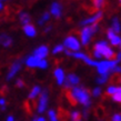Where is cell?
I'll use <instances>...</instances> for the list:
<instances>
[{
    "label": "cell",
    "instance_id": "1",
    "mask_svg": "<svg viewBox=\"0 0 121 121\" xmlns=\"http://www.w3.org/2000/svg\"><path fill=\"white\" fill-rule=\"evenodd\" d=\"M67 95L71 104H77L81 103L83 104L84 108H90L91 106V100H90V93L89 90L81 86H76L73 88L67 90Z\"/></svg>",
    "mask_w": 121,
    "mask_h": 121
},
{
    "label": "cell",
    "instance_id": "2",
    "mask_svg": "<svg viewBox=\"0 0 121 121\" xmlns=\"http://www.w3.org/2000/svg\"><path fill=\"white\" fill-rule=\"evenodd\" d=\"M93 50L97 52H99L102 57H104V58H107V59H114L116 58V55H117V53L108 46V43H107L106 41H99V42H97V43L95 44Z\"/></svg>",
    "mask_w": 121,
    "mask_h": 121
},
{
    "label": "cell",
    "instance_id": "3",
    "mask_svg": "<svg viewBox=\"0 0 121 121\" xmlns=\"http://www.w3.org/2000/svg\"><path fill=\"white\" fill-rule=\"evenodd\" d=\"M48 101H49V92L47 89L41 90L40 95H39V99H38L37 104V111L38 113H43L48 108Z\"/></svg>",
    "mask_w": 121,
    "mask_h": 121
},
{
    "label": "cell",
    "instance_id": "4",
    "mask_svg": "<svg viewBox=\"0 0 121 121\" xmlns=\"http://www.w3.org/2000/svg\"><path fill=\"white\" fill-rule=\"evenodd\" d=\"M97 30H98V26L97 25H92L91 27H84L80 32V38H81V41H82V44L87 46L89 43V41H90L91 36Z\"/></svg>",
    "mask_w": 121,
    "mask_h": 121
},
{
    "label": "cell",
    "instance_id": "5",
    "mask_svg": "<svg viewBox=\"0 0 121 121\" xmlns=\"http://www.w3.org/2000/svg\"><path fill=\"white\" fill-rule=\"evenodd\" d=\"M117 65H118V62L116 60H112V61H100L97 65V70H98V72L100 74L110 73L111 70L113 69Z\"/></svg>",
    "mask_w": 121,
    "mask_h": 121
},
{
    "label": "cell",
    "instance_id": "6",
    "mask_svg": "<svg viewBox=\"0 0 121 121\" xmlns=\"http://www.w3.org/2000/svg\"><path fill=\"white\" fill-rule=\"evenodd\" d=\"M22 62H23V61H22L21 59H18V60H16V61H13V62H12V65L10 66L9 71H8V73H7L6 80L10 81L11 79H13V78H15V76L18 73L19 71H20V69H21Z\"/></svg>",
    "mask_w": 121,
    "mask_h": 121
},
{
    "label": "cell",
    "instance_id": "7",
    "mask_svg": "<svg viewBox=\"0 0 121 121\" xmlns=\"http://www.w3.org/2000/svg\"><path fill=\"white\" fill-rule=\"evenodd\" d=\"M79 81H80V79H79V77H78L77 74L69 73L68 76H67L66 79H65L63 87H65V89H66V90H69V89L76 87L77 84H79Z\"/></svg>",
    "mask_w": 121,
    "mask_h": 121
},
{
    "label": "cell",
    "instance_id": "8",
    "mask_svg": "<svg viewBox=\"0 0 121 121\" xmlns=\"http://www.w3.org/2000/svg\"><path fill=\"white\" fill-rule=\"evenodd\" d=\"M63 47H66L68 50H73V51H78L80 49V43L79 41L72 36H69L68 38L65 39L63 42Z\"/></svg>",
    "mask_w": 121,
    "mask_h": 121
},
{
    "label": "cell",
    "instance_id": "9",
    "mask_svg": "<svg viewBox=\"0 0 121 121\" xmlns=\"http://www.w3.org/2000/svg\"><path fill=\"white\" fill-rule=\"evenodd\" d=\"M103 13L101 12V11H99V12H97L95 16H92L91 18L89 19H84V20H82V21L80 22V26H88V25H95L98 21H100L101 20V18H102Z\"/></svg>",
    "mask_w": 121,
    "mask_h": 121
},
{
    "label": "cell",
    "instance_id": "10",
    "mask_svg": "<svg viewBox=\"0 0 121 121\" xmlns=\"http://www.w3.org/2000/svg\"><path fill=\"white\" fill-rule=\"evenodd\" d=\"M48 53H49V49L47 46H40L33 51V56L38 57L39 59H44L48 56Z\"/></svg>",
    "mask_w": 121,
    "mask_h": 121
},
{
    "label": "cell",
    "instance_id": "11",
    "mask_svg": "<svg viewBox=\"0 0 121 121\" xmlns=\"http://www.w3.org/2000/svg\"><path fill=\"white\" fill-rule=\"evenodd\" d=\"M41 59H39L38 57L36 56H29V57H27L26 60H25V63H26V66L28 68H37L39 62H40Z\"/></svg>",
    "mask_w": 121,
    "mask_h": 121
},
{
    "label": "cell",
    "instance_id": "12",
    "mask_svg": "<svg viewBox=\"0 0 121 121\" xmlns=\"http://www.w3.org/2000/svg\"><path fill=\"white\" fill-rule=\"evenodd\" d=\"M12 42H13V40L10 36H8L7 33H0V44L1 46H4L6 48L11 47Z\"/></svg>",
    "mask_w": 121,
    "mask_h": 121
},
{
    "label": "cell",
    "instance_id": "13",
    "mask_svg": "<svg viewBox=\"0 0 121 121\" xmlns=\"http://www.w3.org/2000/svg\"><path fill=\"white\" fill-rule=\"evenodd\" d=\"M53 74H55V78H56V80H57V83H58L59 86H62L63 82H65V79H66L63 70L61 69V68H57V69L55 70Z\"/></svg>",
    "mask_w": 121,
    "mask_h": 121
},
{
    "label": "cell",
    "instance_id": "14",
    "mask_svg": "<svg viewBox=\"0 0 121 121\" xmlns=\"http://www.w3.org/2000/svg\"><path fill=\"white\" fill-rule=\"evenodd\" d=\"M50 12H51L52 16H55L56 18H60L61 17V12H62V9H61V6L58 2H53L51 4V8H50Z\"/></svg>",
    "mask_w": 121,
    "mask_h": 121
},
{
    "label": "cell",
    "instance_id": "15",
    "mask_svg": "<svg viewBox=\"0 0 121 121\" xmlns=\"http://www.w3.org/2000/svg\"><path fill=\"white\" fill-rule=\"evenodd\" d=\"M19 20L21 22L22 26H26V25H29L30 21H31V18H30V15L27 13L25 11H21L19 13Z\"/></svg>",
    "mask_w": 121,
    "mask_h": 121
},
{
    "label": "cell",
    "instance_id": "16",
    "mask_svg": "<svg viewBox=\"0 0 121 121\" xmlns=\"http://www.w3.org/2000/svg\"><path fill=\"white\" fill-rule=\"evenodd\" d=\"M23 31H25V33H26L28 37H35L36 33H37L35 26H33V25H30V23L23 26Z\"/></svg>",
    "mask_w": 121,
    "mask_h": 121
},
{
    "label": "cell",
    "instance_id": "17",
    "mask_svg": "<svg viewBox=\"0 0 121 121\" xmlns=\"http://www.w3.org/2000/svg\"><path fill=\"white\" fill-rule=\"evenodd\" d=\"M41 92V88L39 86H35L32 89H31V91L29 92V95H28V99L29 100H35L37 97H39Z\"/></svg>",
    "mask_w": 121,
    "mask_h": 121
},
{
    "label": "cell",
    "instance_id": "18",
    "mask_svg": "<svg viewBox=\"0 0 121 121\" xmlns=\"http://www.w3.org/2000/svg\"><path fill=\"white\" fill-rule=\"evenodd\" d=\"M111 29L113 30L116 33H119L120 32V22H119V20H118L117 17H114L113 19H112V27H111Z\"/></svg>",
    "mask_w": 121,
    "mask_h": 121
},
{
    "label": "cell",
    "instance_id": "19",
    "mask_svg": "<svg viewBox=\"0 0 121 121\" xmlns=\"http://www.w3.org/2000/svg\"><path fill=\"white\" fill-rule=\"evenodd\" d=\"M112 100L114 102L121 103V87H117V90L112 95Z\"/></svg>",
    "mask_w": 121,
    "mask_h": 121
},
{
    "label": "cell",
    "instance_id": "20",
    "mask_svg": "<svg viewBox=\"0 0 121 121\" xmlns=\"http://www.w3.org/2000/svg\"><path fill=\"white\" fill-rule=\"evenodd\" d=\"M104 4L106 1L104 0H92V4H93V8L97 9V10H100L104 7Z\"/></svg>",
    "mask_w": 121,
    "mask_h": 121
},
{
    "label": "cell",
    "instance_id": "21",
    "mask_svg": "<svg viewBox=\"0 0 121 121\" xmlns=\"http://www.w3.org/2000/svg\"><path fill=\"white\" fill-rule=\"evenodd\" d=\"M109 74H110V73H104V74H101L100 77H98L97 79H95L97 83H99V84H104L107 81H108V79H109Z\"/></svg>",
    "mask_w": 121,
    "mask_h": 121
},
{
    "label": "cell",
    "instance_id": "22",
    "mask_svg": "<svg viewBox=\"0 0 121 121\" xmlns=\"http://www.w3.org/2000/svg\"><path fill=\"white\" fill-rule=\"evenodd\" d=\"M48 118H49V121H59L57 112L53 109H50V110L48 111Z\"/></svg>",
    "mask_w": 121,
    "mask_h": 121
},
{
    "label": "cell",
    "instance_id": "23",
    "mask_svg": "<svg viewBox=\"0 0 121 121\" xmlns=\"http://www.w3.org/2000/svg\"><path fill=\"white\" fill-rule=\"evenodd\" d=\"M50 19V13L49 12H44L43 15H42V17H41L39 20H38V25H40V26H42L44 22L46 21H48Z\"/></svg>",
    "mask_w": 121,
    "mask_h": 121
},
{
    "label": "cell",
    "instance_id": "24",
    "mask_svg": "<svg viewBox=\"0 0 121 121\" xmlns=\"http://www.w3.org/2000/svg\"><path fill=\"white\" fill-rule=\"evenodd\" d=\"M70 119L71 121H78L81 119V113L79 111H72L71 113H70Z\"/></svg>",
    "mask_w": 121,
    "mask_h": 121
},
{
    "label": "cell",
    "instance_id": "25",
    "mask_svg": "<svg viewBox=\"0 0 121 121\" xmlns=\"http://www.w3.org/2000/svg\"><path fill=\"white\" fill-rule=\"evenodd\" d=\"M65 50V47H63V44H57L55 48H53V50H52V53L53 55H57L59 52H62Z\"/></svg>",
    "mask_w": 121,
    "mask_h": 121
},
{
    "label": "cell",
    "instance_id": "26",
    "mask_svg": "<svg viewBox=\"0 0 121 121\" xmlns=\"http://www.w3.org/2000/svg\"><path fill=\"white\" fill-rule=\"evenodd\" d=\"M7 110V101L4 97L0 98V111H6Z\"/></svg>",
    "mask_w": 121,
    "mask_h": 121
},
{
    "label": "cell",
    "instance_id": "27",
    "mask_svg": "<svg viewBox=\"0 0 121 121\" xmlns=\"http://www.w3.org/2000/svg\"><path fill=\"white\" fill-rule=\"evenodd\" d=\"M110 42H111V44H113V46H119L120 42H121V38L116 35V36H114V37L110 40Z\"/></svg>",
    "mask_w": 121,
    "mask_h": 121
},
{
    "label": "cell",
    "instance_id": "28",
    "mask_svg": "<svg viewBox=\"0 0 121 121\" xmlns=\"http://www.w3.org/2000/svg\"><path fill=\"white\" fill-rule=\"evenodd\" d=\"M116 90H117V87H114V86H110V87H108V89H107V92L106 95H113V93L116 92Z\"/></svg>",
    "mask_w": 121,
    "mask_h": 121
},
{
    "label": "cell",
    "instance_id": "29",
    "mask_svg": "<svg viewBox=\"0 0 121 121\" xmlns=\"http://www.w3.org/2000/svg\"><path fill=\"white\" fill-rule=\"evenodd\" d=\"M38 68H40V69H47L48 68V61L46 59H41L39 65H38Z\"/></svg>",
    "mask_w": 121,
    "mask_h": 121
},
{
    "label": "cell",
    "instance_id": "30",
    "mask_svg": "<svg viewBox=\"0 0 121 121\" xmlns=\"http://www.w3.org/2000/svg\"><path fill=\"white\" fill-rule=\"evenodd\" d=\"M114 36H116V32H114V31L111 29V28L107 30V37H108V39H109V40H111V39H112Z\"/></svg>",
    "mask_w": 121,
    "mask_h": 121
},
{
    "label": "cell",
    "instance_id": "31",
    "mask_svg": "<svg viewBox=\"0 0 121 121\" xmlns=\"http://www.w3.org/2000/svg\"><path fill=\"white\" fill-rule=\"evenodd\" d=\"M100 95H101V88L97 87V88H95L92 90V95H93V97H99Z\"/></svg>",
    "mask_w": 121,
    "mask_h": 121
},
{
    "label": "cell",
    "instance_id": "32",
    "mask_svg": "<svg viewBox=\"0 0 121 121\" xmlns=\"http://www.w3.org/2000/svg\"><path fill=\"white\" fill-rule=\"evenodd\" d=\"M16 87L17 88H23L25 87V81L22 79H17L16 80Z\"/></svg>",
    "mask_w": 121,
    "mask_h": 121
},
{
    "label": "cell",
    "instance_id": "33",
    "mask_svg": "<svg viewBox=\"0 0 121 121\" xmlns=\"http://www.w3.org/2000/svg\"><path fill=\"white\" fill-rule=\"evenodd\" d=\"M111 121H121V113H116L112 116V120Z\"/></svg>",
    "mask_w": 121,
    "mask_h": 121
},
{
    "label": "cell",
    "instance_id": "34",
    "mask_svg": "<svg viewBox=\"0 0 121 121\" xmlns=\"http://www.w3.org/2000/svg\"><path fill=\"white\" fill-rule=\"evenodd\" d=\"M111 72H113V73H121V67L116 66L113 69L111 70Z\"/></svg>",
    "mask_w": 121,
    "mask_h": 121
},
{
    "label": "cell",
    "instance_id": "35",
    "mask_svg": "<svg viewBox=\"0 0 121 121\" xmlns=\"http://www.w3.org/2000/svg\"><path fill=\"white\" fill-rule=\"evenodd\" d=\"M89 117V108H84L83 110V118L84 119H88Z\"/></svg>",
    "mask_w": 121,
    "mask_h": 121
},
{
    "label": "cell",
    "instance_id": "36",
    "mask_svg": "<svg viewBox=\"0 0 121 121\" xmlns=\"http://www.w3.org/2000/svg\"><path fill=\"white\" fill-rule=\"evenodd\" d=\"M6 121H15V117H13L12 114H10V116H8L7 117V120Z\"/></svg>",
    "mask_w": 121,
    "mask_h": 121
},
{
    "label": "cell",
    "instance_id": "37",
    "mask_svg": "<svg viewBox=\"0 0 121 121\" xmlns=\"http://www.w3.org/2000/svg\"><path fill=\"white\" fill-rule=\"evenodd\" d=\"M35 118H36V121H46V119L43 117H35Z\"/></svg>",
    "mask_w": 121,
    "mask_h": 121
},
{
    "label": "cell",
    "instance_id": "38",
    "mask_svg": "<svg viewBox=\"0 0 121 121\" xmlns=\"http://www.w3.org/2000/svg\"><path fill=\"white\" fill-rule=\"evenodd\" d=\"M51 28H52L51 26H48L47 28H46V29H44V32H49V31H50V30H51Z\"/></svg>",
    "mask_w": 121,
    "mask_h": 121
},
{
    "label": "cell",
    "instance_id": "39",
    "mask_svg": "<svg viewBox=\"0 0 121 121\" xmlns=\"http://www.w3.org/2000/svg\"><path fill=\"white\" fill-rule=\"evenodd\" d=\"M1 9H2V4L0 2V10H1Z\"/></svg>",
    "mask_w": 121,
    "mask_h": 121
},
{
    "label": "cell",
    "instance_id": "40",
    "mask_svg": "<svg viewBox=\"0 0 121 121\" xmlns=\"http://www.w3.org/2000/svg\"><path fill=\"white\" fill-rule=\"evenodd\" d=\"M99 121H106V120H102V119H100V120Z\"/></svg>",
    "mask_w": 121,
    "mask_h": 121
},
{
    "label": "cell",
    "instance_id": "41",
    "mask_svg": "<svg viewBox=\"0 0 121 121\" xmlns=\"http://www.w3.org/2000/svg\"><path fill=\"white\" fill-rule=\"evenodd\" d=\"M32 121H36V118H33V120Z\"/></svg>",
    "mask_w": 121,
    "mask_h": 121
},
{
    "label": "cell",
    "instance_id": "42",
    "mask_svg": "<svg viewBox=\"0 0 121 121\" xmlns=\"http://www.w3.org/2000/svg\"><path fill=\"white\" fill-rule=\"evenodd\" d=\"M119 82H121V79H119Z\"/></svg>",
    "mask_w": 121,
    "mask_h": 121
},
{
    "label": "cell",
    "instance_id": "43",
    "mask_svg": "<svg viewBox=\"0 0 121 121\" xmlns=\"http://www.w3.org/2000/svg\"><path fill=\"white\" fill-rule=\"evenodd\" d=\"M78 121H81V119H80V120H78Z\"/></svg>",
    "mask_w": 121,
    "mask_h": 121
},
{
    "label": "cell",
    "instance_id": "44",
    "mask_svg": "<svg viewBox=\"0 0 121 121\" xmlns=\"http://www.w3.org/2000/svg\"><path fill=\"white\" fill-rule=\"evenodd\" d=\"M120 4H121V0H120Z\"/></svg>",
    "mask_w": 121,
    "mask_h": 121
}]
</instances>
